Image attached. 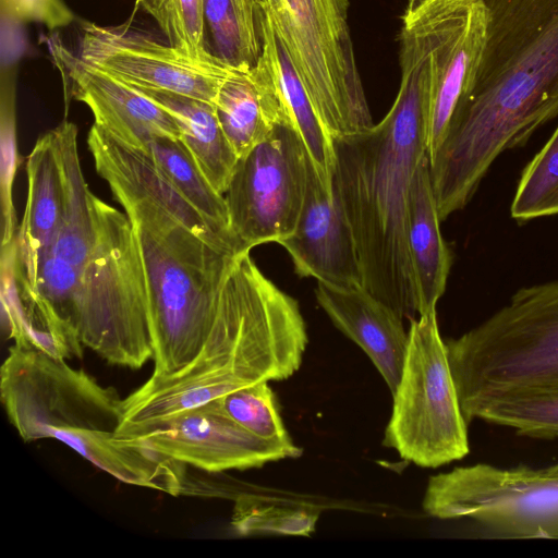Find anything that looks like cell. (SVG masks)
I'll return each instance as SVG.
<instances>
[{"mask_svg":"<svg viewBox=\"0 0 558 558\" xmlns=\"http://www.w3.org/2000/svg\"><path fill=\"white\" fill-rule=\"evenodd\" d=\"M141 90L175 119L180 140L211 186L223 195L239 157L221 129L215 105L175 94Z\"/></svg>","mask_w":558,"mask_h":558,"instance_id":"20","label":"cell"},{"mask_svg":"<svg viewBox=\"0 0 558 558\" xmlns=\"http://www.w3.org/2000/svg\"><path fill=\"white\" fill-rule=\"evenodd\" d=\"M217 402L229 417L252 434L287 447H298L284 426L268 381L239 387L218 398Z\"/></svg>","mask_w":558,"mask_h":558,"instance_id":"25","label":"cell"},{"mask_svg":"<svg viewBox=\"0 0 558 558\" xmlns=\"http://www.w3.org/2000/svg\"><path fill=\"white\" fill-rule=\"evenodd\" d=\"M262 57L266 61L288 124L305 145L323 183L332 191L335 167L332 138L320 122L313 104L269 20L260 10Z\"/></svg>","mask_w":558,"mask_h":558,"instance_id":"19","label":"cell"},{"mask_svg":"<svg viewBox=\"0 0 558 558\" xmlns=\"http://www.w3.org/2000/svg\"><path fill=\"white\" fill-rule=\"evenodd\" d=\"M400 86L383 120L332 140L331 187L352 228L363 287L401 318L418 315L408 250V199L427 156V47L421 35L398 36Z\"/></svg>","mask_w":558,"mask_h":558,"instance_id":"2","label":"cell"},{"mask_svg":"<svg viewBox=\"0 0 558 558\" xmlns=\"http://www.w3.org/2000/svg\"><path fill=\"white\" fill-rule=\"evenodd\" d=\"M2 13L15 22H36L49 29L70 25L75 16L63 0H1Z\"/></svg>","mask_w":558,"mask_h":558,"instance_id":"29","label":"cell"},{"mask_svg":"<svg viewBox=\"0 0 558 558\" xmlns=\"http://www.w3.org/2000/svg\"><path fill=\"white\" fill-rule=\"evenodd\" d=\"M78 56L128 85L215 105L222 84L240 68L215 52L194 56L162 44L129 23L105 26L81 21Z\"/></svg>","mask_w":558,"mask_h":558,"instance_id":"11","label":"cell"},{"mask_svg":"<svg viewBox=\"0 0 558 558\" xmlns=\"http://www.w3.org/2000/svg\"><path fill=\"white\" fill-rule=\"evenodd\" d=\"M422 507L436 519H470L490 537L539 538L558 517V462L458 466L429 477Z\"/></svg>","mask_w":558,"mask_h":558,"instance_id":"9","label":"cell"},{"mask_svg":"<svg viewBox=\"0 0 558 558\" xmlns=\"http://www.w3.org/2000/svg\"><path fill=\"white\" fill-rule=\"evenodd\" d=\"M46 44L62 78L65 104L71 98L84 102L95 124L144 151L154 137L180 138L175 119L141 89L89 65L58 36H49Z\"/></svg>","mask_w":558,"mask_h":558,"instance_id":"13","label":"cell"},{"mask_svg":"<svg viewBox=\"0 0 558 558\" xmlns=\"http://www.w3.org/2000/svg\"><path fill=\"white\" fill-rule=\"evenodd\" d=\"M97 208L98 240L82 275L75 330L107 363L137 369L154 355L141 251L126 214L99 197Z\"/></svg>","mask_w":558,"mask_h":558,"instance_id":"6","label":"cell"},{"mask_svg":"<svg viewBox=\"0 0 558 558\" xmlns=\"http://www.w3.org/2000/svg\"><path fill=\"white\" fill-rule=\"evenodd\" d=\"M0 397L24 441L57 439L120 482L184 495L187 465L120 435L123 399L66 360L11 347L0 368Z\"/></svg>","mask_w":558,"mask_h":558,"instance_id":"4","label":"cell"},{"mask_svg":"<svg viewBox=\"0 0 558 558\" xmlns=\"http://www.w3.org/2000/svg\"><path fill=\"white\" fill-rule=\"evenodd\" d=\"M446 348L468 424L494 401L558 393V279L517 290Z\"/></svg>","mask_w":558,"mask_h":558,"instance_id":"5","label":"cell"},{"mask_svg":"<svg viewBox=\"0 0 558 558\" xmlns=\"http://www.w3.org/2000/svg\"><path fill=\"white\" fill-rule=\"evenodd\" d=\"M146 153L174 187L198 210L210 229L234 254H239L230 232L225 196L211 186L184 143L180 138L157 136L149 141Z\"/></svg>","mask_w":558,"mask_h":558,"instance_id":"21","label":"cell"},{"mask_svg":"<svg viewBox=\"0 0 558 558\" xmlns=\"http://www.w3.org/2000/svg\"><path fill=\"white\" fill-rule=\"evenodd\" d=\"M543 538L558 539V517L553 519L543 530Z\"/></svg>","mask_w":558,"mask_h":558,"instance_id":"30","label":"cell"},{"mask_svg":"<svg viewBox=\"0 0 558 558\" xmlns=\"http://www.w3.org/2000/svg\"><path fill=\"white\" fill-rule=\"evenodd\" d=\"M471 90L429 160L441 221L470 202L498 156L558 116V0H485Z\"/></svg>","mask_w":558,"mask_h":558,"instance_id":"1","label":"cell"},{"mask_svg":"<svg viewBox=\"0 0 558 558\" xmlns=\"http://www.w3.org/2000/svg\"><path fill=\"white\" fill-rule=\"evenodd\" d=\"M318 518L319 510L307 504L240 495L232 510L231 526L243 536H310L315 532Z\"/></svg>","mask_w":558,"mask_h":558,"instance_id":"23","label":"cell"},{"mask_svg":"<svg viewBox=\"0 0 558 558\" xmlns=\"http://www.w3.org/2000/svg\"><path fill=\"white\" fill-rule=\"evenodd\" d=\"M27 201L15 234L14 270L25 277L54 236L63 211V178L53 129L38 137L26 160Z\"/></svg>","mask_w":558,"mask_h":558,"instance_id":"16","label":"cell"},{"mask_svg":"<svg viewBox=\"0 0 558 558\" xmlns=\"http://www.w3.org/2000/svg\"><path fill=\"white\" fill-rule=\"evenodd\" d=\"M137 10L157 22L170 45L194 56L211 52L205 43V0H136Z\"/></svg>","mask_w":558,"mask_h":558,"instance_id":"27","label":"cell"},{"mask_svg":"<svg viewBox=\"0 0 558 558\" xmlns=\"http://www.w3.org/2000/svg\"><path fill=\"white\" fill-rule=\"evenodd\" d=\"M119 433L208 473L262 468L302 454L299 447L265 440L246 430L221 410L217 399L163 420L121 427Z\"/></svg>","mask_w":558,"mask_h":558,"instance_id":"12","label":"cell"},{"mask_svg":"<svg viewBox=\"0 0 558 558\" xmlns=\"http://www.w3.org/2000/svg\"><path fill=\"white\" fill-rule=\"evenodd\" d=\"M205 19L216 54L236 66H253L262 52L259 0H205Z\"/></svg>","mask_w":558,"mask_h":558,"instance_id":"22","label":"cell"},{"mask_svg":"<svg viewBox=\"0 0 558 558\" xmlns=\"http://www.w3.org/2000/svg\"><path fill=\"white\" fill-rule=\"evenodd\" d=\"M475 418L538 439L558 438V393L508 397L481 408Z\"/></svg>","mask_w":558,"mask_h":558,"instance_id":"26","label":"cell"},{"mask_svg":"<svg viewBox=\"0 0 558 558\" xmlns=\"http://www.w3.org/2000/svg\"><path fill=\"white\" fill-rule=\"evenodd\" d=\"M409 320L405 359L383 444L405 461L436 469L468 456L469 424L436 311Z\"/></svg>","mask_w":558,"mask_h":558,"instance_id":"8","label":"cell"},{"mask_svg":"<svg viewBox=\"0 0 558 558\" xmlns=\"http://www.w3.org/2000/svg\"><path fill=\"white\" fill-rule=\"evenodd\" d=\"M221 129L239 158L288 124L272 74L262 57L240 68L220 87L215 101Z\"/></svg>","mask_w":558,"mask_h":558,"instance_id":"17","label":"cell"},{"mask_svg":"<svg viewBox=\"0 0 558 558\" xmlns=\"http://www.w3.org/2000/svg\"><path fill=\"white\" fill-rule=\"evenodd\" d=\"M440 222L429 160L425 156L413 175L407 219L408 250L418 296V316L436 311L450 272L452 258L442 238Z\"/></svg>","mask_w":558,"mask_h":558,"instance_id":"18","label":"cell"},{"mask_svg":"<svg viewBox=\"0 0 558 558\" xmlns=\"http://www.w3.org/2000/svg\"><path fill=\"white\" fill-rule=\"evenodd\" d=\"M317 282L315 295L319 306L332 324L365 352L392 395L409 341L403 318L363 286Z\"/></svg>","mask_w":558,"mask_h":558,"instance_id":"15","label":"cell"},{"mask_svg":"<svg viewBox=\"0 0 558 558\" xmlns=\"http://www.w3.org/2000/svg\"><path fill=\"white\" fill-rule=\"evenodd\" d=\"M349 0H259L331 138L374 125L349 27Z\"/></svg>","mask_w":558,"mask_h":558,"instance_id":"7","label":"cell"},{"mask_svg":"<svg viewBox=\"0 0 558 558\" xmlns=\"http://www.w3.org/2000/svg\"><path fill=\"white\" fill-rule=\"evenodd\" d=\"M295 272L341 287L363 286L352 228L333 191L311 161L304 203L293 233L280 243Z\"/></svg>","mask_w":558,"mask_h":558,"instance_id":"14","label":"cell"},{"mask_svg":"<svg viewBox=\"0 0 558 558\" xmlns=\"http://www.w3.org/2000/svg\"><path fill=\"white\" fill-rule=\"evenodd\" d=\"M129 217L145 272L154 369L163 383L229 374L251 384L253 360L233 304L219 294L234 257L192 232L159 202L126 181L101 177Z\"/></svg>","mask_w":558,"mask_h":558,"instance_id":"3","label":"cell"},{"mask_svg":"<svg viewBox=\"0 0 558 558\" xmlns=\"http://www.w3.org/2000/svg\"><path fill=\"white\" fill-rule=\"evenodd\" d=\"M21 163L16 141L15 88L11 81L3 82L0 107V196L1 246L16 234L17 220L13 203V183Z\"/></svg>","mask_w":558,"mask_h":558,"instance_id":"28","label":"cell"},{"mask_svg":"<svg viewBox=\"0 0 558 558\" xmlns=\"http://www.w3.org/2000/svg\"><path fill=\"white\" fill-rule=\"evenodd\" d=\"M510 214L519 221L558 215V126L523 169Z\"/></svg>","mask_w":558,"mask_h":558,"instance_id":"24","label":"cell"},{"mask_svg":"<svg viewBox=\"0 0 558 558\" xmlns=\"http://www.w3.org/2000/svg\"><path fill=\"white\" fill-rule=\"evenodd\" d=\"M311 158L296 132L287 124L239 158L223 194L230 232L238 253L290 236L307 185Z\"/></svg>","mask_w":558,"mask_h":558,"instance_id":"10","label":"cell"}]
</instances>
